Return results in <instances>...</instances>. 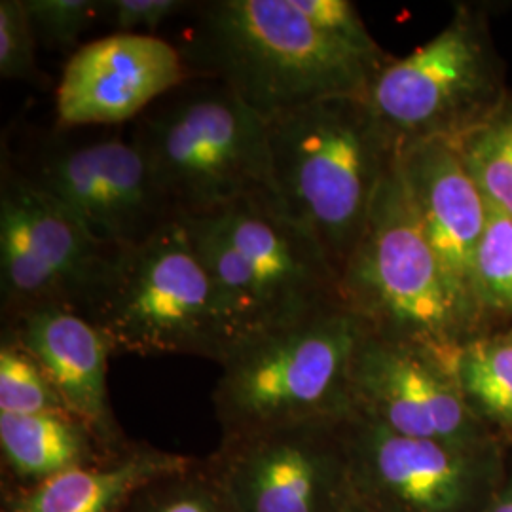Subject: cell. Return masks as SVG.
<instances>
[{
  "label": "cell",
  "instance_id": "1",
  "mask_svg": "<svg viewBox=\"0 0 512 512\" xmlns=\"http://www.w3.org/2000/svg\"><path fill=\"white\" fill-rule=\"evenodd\" d=\"M192 76L219 80L266 122L338 95H366L393 59L323 35L294 0H209L177 46Z\"/></svg>",
  "mask_w": 512,
  "mask_h": 512
},
{
  "label": "cell",
  "instance_id": "2",
  "mask_svg": "<svg viewBox=\"0 0 512 512\" xmlns=\"http://www.w3.org/2000/svg\"><path fill=\"white\" fill-rule=\"evenodd\" d=\"M277 198L340 274L399 150L366 95H338L268 122Z\"/></svg>",
  "mask_w": 512,
  "mask_h": 512
},
{
  "label": "cell",
  "instance_id": "3",
  "mask_svg": "<svg viewBox=\"0 0 512 512\" xmlns=\"http://www.w3.org/2000/svg\"><path fill=\"white\" fill-rule=\"evenodd\" d=\"M179 219L213 279L238 346L256 334L344 304L340 279L323 247L277 194Z\"/></svg>",
  "mask_w": 512,
  "mask_h": 512
},
{
  "label": "cell",
  "instance_id": "4",
  "mask_svg": "<svg viewBox=\"0 0 512 512\" xmlns=\"http://www.w3.org/2000/svg\"><path fill=\"white\" fill-rule=\"evenodd\" d=\"M177 217L277 194L268 122L219 80L190 76L131 128Z\"/></svg>",
  "mask_w": 512,
  "mask_h": 512
},
{
  "label": "cell",
  "instance_id": "5",
  "mask_svg": "<svg viewBox=\"0 0 512 512\" xmlns=\"http://www.w3.org/2000/svg\"><path fill=\"white\" fill-rule=\"evenodd\" d=\"M366 327L344 304L256 334L220 363L222 437L353 414L351 374Z\"/></svg>",
  "mask_w": 512,
  "mask_h": 512
},
{
  "label": "cell",
  "instance_id": "6",
  "mask_svg": "<svg viewBox=\"0 0 512 512\" xmlns=\"http://www.w3.org/2000/svg\"><path fill=\"white\" fill-rule=\"evenodd\" d=\"M340 296L370 332L433 357L484 332L461 306L423 236L397 160L340 274Z\"/></svg>",
  "mask_w": 512,
  "mask_h": 512
},
{
  "label": "cell",
  "instance_id": "7",
  "mask_svg": "<svg viewBox=\"0 0 512 512\" xmlns=\"http://www.w3.org/2000/svg\"><path fill=\"white\" fill-rule=\"evenodd\" d=\"M86 317L116 353L190 355L220 365L238 334L183 220L118 251Z\"/></svg>",
  "mask_w": 512,
  "mask_h": 512
},
{
  "label": "cell",
  "instance_id": "8",
  "mask_svg": "<svg viewBox=\"0 0 512 512\" xmlns=\"http://www.w3.org/2000/svg\"><path fill=\"white\" fill-rule=\"evenodd\" d=\"M507 93L486 10L461 4L435 37L376 74L366 101L401 152L427 139H458Z\"/></svg>",
  "mask_w": 512,
  "mask_h": 512
},
{
  "label": "cell",
  "instance_id": "9",
  "mask_svg": "<svg viewBox=\"0 0 512 512\" xmlns=\"http://www.w3.org/2000/svg\"><path fill=\"white\" fill-rule=\"evenodd\" d=\"M14 167L110 251L135 249L179 219L131 133L55 128Z\"/></svg>",
  "mask_w": 512,
  "mask_h": 512
},
{
  "label": "cell",
  "instance_id": "10",
  "mask_svg": "<svg viewBox=\"0 0 512 512\" xmlns=\"http://www.w3.org/2000/svg\"><path fill=\"white\" fill-rule=\"evenodd\" d=\"M116 253L99 245L67 207L4 160L0 177L4 323L46 306H65L86 315Z\"/></svg>",
  "mask_w": 512,
  "mask_h": 512
},
{
  "label": "cell",
  "instance_id": "11",
  "mask_svg": "<svg viewBox=\"0 0 512 512\" xmlns=\"http://www.w3.org/2000/svg\"><path fill=\"white\" fill-rule=\"evenodd\" d=\"M344 439L351 494L376 512H484L505 475L497 444L412 439L355 412Z\"/></svg>",
  "mask_w": 512,
  "mask_h": 512
},
{
  "label": "cell",
  "instance_id": "12",
  "mask_svg": "<svg viewBox=\"0 0 512 512\" xmlns=\"http://www.w3.org/2000/svg\"><path fill=\"white\" fill-rule=\"evenodd\" d=\"M346 420L226 435L205 465L238 512H344L351 499Z\"/></svg>",
  "mask_w": 512,
  "mask_h": 512
},
{
  "label": "cell",
  "instance_id": "13",
  "mask_svg": "<svg viewBox=\"0 0 512 512\" xmlns=\"http://www.w3.org/2000/svg\"><path fill=\"white\" fill-rule=\"evenodd\" d=\"M353 412L412 439L490 446L495 431L463 399L450 372L425 349L366 330L351 374Z\"/></svg>",
  "mask_w": 512,
  "mask_h": 512
},
{
  "label": "cell",
  "instance_id": "14",
  "mask_svg": "<svg viewBox=\"0 0 512 512\" xmlns=\"http://www.w3.org/2000/svg\"><path fill=\"white\" fill-rule=\"evenodd\" d=\"M192 74L179 48L147 33H112L78 46L55 90V128L135 122Z\"/></svg>",
  "mask_w": 512,
  "mask_h": 512
},
{
  "label": "cell",
  "instance_id": "15",
  "mask_svg": "<svg viewBox=\"0 0 512 512\" xmlns=\"http://www.w3.org/2000/svg\"><path fill=\"white\" fill-rule=\"evenodd\" d=\"M397 164L423 236L448 283L480 329L490 330L475 296V258L488 220V203L450 139L408 145L399 152Z\"/></svg>",
  "mask_w": 512,
  "mask_h": 512
},
{
  "label": "cell",
  "instance_id": "16",
  "mask_svg": "<svg viewBox=\"0 0 512 512\" xmlns=\"http://www.w3.org/2000/svg\"><path fill=\"white\" fill-rule=\"evenodd\" d=\"M2 334L37 361L65 406L92 427L110 454L128 446L110 406L107 370L116 349L103 330L80 311L46 306L6 321Z\"/></svg>",
  "mask_w": 512,
  "mask_h": 512
},
{
  "label": "cell",
  "instance_id": "17",
  "mask_svg": "<svg viewBox=\"0 0 512 512\" xmlns=\"http://www.w3.org/2000/svg\"><path fill=\"white\" fill-rule=\"evenodd\" d=\"M194 463L198 459L131 440L118 454L33 488L2 490L0 512H122L148 484Z\"/></svg>",
  "mask_w": 512,
  "mask_h": 512
},
{
  "label": "cell",
  "instance_id": "18",
  "mask_svg": "<svg viewBox=\"0 0 512 512\" xmlns=\"http://www.w3.org/2000/svg\"><path fill=\"white\" fill-rule=\"evenodd\" d=\"M109 456L92 427L73 412L0 414L2 490L33 488Z\"/></svg>",
  "mask_w": 512,
  "mask_h": 512
},
{
  "label": "cell",
  "instance_id": "19",
  "mask_svg": "<svg viewBox=\"0 0 512 512\" xmlns=\"http://www.w3.org/2000/svg\"><path fill=\"white\" fill-rule=\"evenodd\" d=\"M435 359L480 420L512 435V325L484 330Z\"/></svg>",
  "mask_w": 512,
  "mask_h": 512
},
{
  "label": "cell",
  "instance_id": "20",
  "mask_svg": "<svg viewBox=\"0 0 512 512\" xmlns=\"http://www.w3.org/2000/svg\"><path fill=\"white\" fill-rule=\"evenodd\" d=\"M452 143L482 198L512 219V93Z\"/></svg>",
  "mask_w": 512,
  "mask_h": 512
},
{
  "label": "cell",
  "instance_id": "21",
  "mask_svg": "<svg viewBox=\"0 0 512 512\" xmlns=\"http://www.w3.org/2000/svg\"><path fill=\"white\" fill-rule=\"evenodd\" d=\"M475 296L486 325H512V219L490 205L476 251Z\"/></svg>",
  "mask_w": 512,
  "mask_h": 512
},
{
  "label": "cell",
  "instance_id": "22",
  "mask_svg": "<svg viewBox=\"0 0 512 512\" xmlns=\"http://www.w3.org/2000/svg\"><path fill=\"white\" fill-rule=\"evenodd\" d=\"M122 512H238L205 459L143 488Z\"/></svg>",
  "mask_w": 512,
  "mask_h": 512
},
{
  "label": "cell",
  "instance_id": "23",
  "mask_svg": "<svg viewBox=\"0 0 512 512\" xmlns=\"http://www.w3.org/2000/svg\"><path fill=\"white\" fill-rule=\"evenodd\" d=\"M71 412L37 361L2 334L0 342V414L35 416Z\"/></svg>",
  "mask_w": 512,
  "mask_h": 512
},
{
  "label": "cell",
  "instance_id": "24",
  "mask_svg": "<svg viewBox=\"0 0 512 512\" xmlns=\"http://www.w3.org/2000/svg\"><path fill=\"white\" fill-rule=\"evenodd\" d=\"M38 42L71 50L80 35L99 18L97 0H23Z\"/></svg>",
  "mask_w": 512,
  "mask_h": 512
},
{
  "label": "cell",
  "instance_id": "25",
  "mask_svg": "<svg viewBox=\"0 0 512 512\" xmlns=\"http://www.w3.org/2000/svg\"><path fill=\"white\" fill-rule=\"evenodd\" d=\"M37 35L23 0L0 2V76L4 80H37Z\"/></svg>",
  "mask_w": 512,
  "mask_h": 512
},
{
  "label": "cell",
  "instance_id": "26",
  "mask_svg": "<svg viewBox=\"0 0 512 512\" xmlns=\"http://www.w3.org/2000/svg\"><path fill=\"white\" fill-rule=\"evenodd\" d=\"M302 16L323 35L349 48L370 55H384L378 42L368 33L357 6L349 0H294Z\"/></svg>",
  "mask_w": 512,
  "mask_h": 512
},
{
  "label": "cell",
  "instance_id": "27",
  "mask_svg": "<svg viewBox=\"0 0 512 512\" xmlns=\"http://www.w3.org/2000/svg\"><path fill=\"white\" fill-rule=\"evenodd\" d=\"M192 8L184 0H105L99 2V18L107 21L116 33L137 35L139 29L154 35L167 19Z\"/></svg>",
  "mask_w": 512,
  "mask_h": 512
},
{
  "label": "cell",
  "instance_id": "28",
  "mask_svg": "<svg viewBox=\"0 0 512 512\" xmlns=\"http://www.w3.org/2000/svg\"><path fill=\"white\" fill-rule=\"evenodd\" d=\"M484 512H512V467L505 473Z\"/></svg>",
  "mask_w": 512,
  "mask_h": 512
},
{
  "label": "cell",
  "instance_id": "29",
  "mask_svg": "<svg viewBox=\"0 0 512 512\" xmlns=\"http://www.w3.org/2000/svg\"><path fill=\"white\" fill-rule=\"evenodd\" d=\"M344 512H376L374 509H370L368 505H365L363 501H359L355 495L351 494V499L348 501V505H346V509Z\"/></svg>",
  "mask_w": 512,
  "mask_h": 512
}]
</instances>
